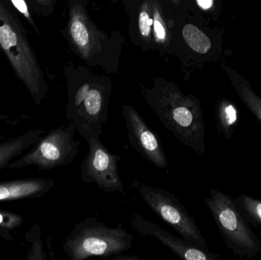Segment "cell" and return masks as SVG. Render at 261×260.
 <instances>
[{
  "label": "cell",
  "mask_w": 261,
  "mask_h": 260,
  "mask_svg": "<svg viewBox=\"0 0 261 260\" xmlns=\"http://www.w3.org/2000/svg\"><path fill=\"white\" fill-rule=\"evenodd\" d=\"M0 51L37 105L47 91L39 63L18 12L8 0H0Z\"/></svg>",
  "instance_id": "cell-1"
},
{
  "label": "cell",
  "mask_w": 261,
  "mask_h": 260,
  "mask_svg": "<svg viewBox=\"0 0 261 260\" xmlns=\"http://www.w3.org/2000/svg\"><path fill=\"white\" fill-rule=\"evenodd\" d=\"M134 237L122 226L108 227L96 217H87L66 238L63 249L72 260L92 256L111 259L132 247Z\"/></svg>",
  "instance_id": "cell-2"
},
{
  "label": "cell",
  "mask_w": 261,
  "mask_h": 260,
  "mask_svg": "<svg viewBox=\"0 0 261 260\" xmlns=\"http://www.w3.org/2000/svg\"><path fill=\"white\" fill-rule=\"evenodd\" d=\"M150 105L156 117L176 137L199 156L205 154V126L199 101L193 98L151 99Z\"/></svg>",
  "instance_id": "cell-3"
},
{
  "label": "cell",
  "mask_w": 261,
  "mask_h": 260,
  "mask_svg": "<svg viewBox=\"0 0 261 260\" xmlns=\"http://www.w3.org/2000/svg\"><path fill=\"white\" fill-rule=\"evenodd\" d=\"M205 203L228 250L236 256L248 259L260 253V241L236 207L234 198L212 189Z\"/></svg>",
  "instance_id": "cell-4"
},
{
  "label": "cell",
  "mask_w": 261,
  "mask_h": 260,
  "mask_svg": "<svg viewBox=\"0 0 261 260\" xmlns=\"http://www.w3.org/2000/svg\"><path fill=\"white\" fill-rule=\"evenodd\" d=\"M76 131L72 122L52 130L35 143L33 149L12 162L8 169L36 166L39 170H44L70 164L77 155L81 145L75 139Z\"/></svg>",
  "instance_id": "cell-5"
},
{
  "label": "cell",
  "mask_w": 261,
  "mask_h": 260,
  "mask_svg": "<svg viewBox=\"0 0 261 260\" xmlns=\"http://www.w3.org/2000/svg\"><path fill=\"white\" fill-rule=\"evenodd\" d=\"M132 186L138 189L152 212L177 232L184 241L195 247L208 250L206 241L194 218L175 195L164 189L143 184L138 180L134 181Z\"/></svg>",
  "instance_id": "cell-6"
},
{
  "label": "cell",
  "mask_w": 261,
  "mask_h": 260,
  "mask_svg": "<svg viewBox=\"0 0 261 260\" xmlns=\"http://www.w3.org/2000/svg\"><path fill=\"white\" fill-rule=\"evenodd\" d=\"M88 147V154L81 164V180L85 183H95L107 193L119 192L125 195L119 172L120 156L110 152L100 140L92 139Z\"/></svg>",
  "instance_id": "cell-7"
},
{
  "label": "cell",
  "mask_w": 261,
  "mask_h": 260,
  "mask_svg": "<svg viewBox=\"0 0 261 260\" xmlns=\"http://www.w3.org/2000/svg\"><path fill=\"white\" fill-rule=\"evenodd\" d=\"M122 113L130 146L156 167L167 169L168 161L156 133L132 107L124 106Z\"/></svg>",
  "instance_id": "cell-8"
},
{
  "label": "cell",
  "mask_w": 261,
  "mask_h": 260,
  "mask_svg": "<svg viewBox=\"0 0 261 260\" xmlns=\"http://www.w3.org/2000/svg\"><path fill=\"white\" fill-rule=\"evenodd\" d=\"M130 225L139 235L156 238L180 259L221 260L220 256L217 254L211 253L208 250H204L188 244L182 238H176L170 232L161 228L158 224L147 221L138 214H134Z\"/></svg>",
  "instance_id": "cell-9"
},
{
  "label": "cell",
  "mask_w": 261,
  "mask_h": 260,
  "mask_svg": "<svg viewBox=\"0 0 261 260\" xmlns=\"http://www.w3.org/2000/svg\"><path fill=\"white\" fill-rule=\"evenodd\" d=\"M55 182L45 179H25L0 183V201L38 198L49 192Z\"/></svg>",
  "instance_id": "cell-10"
},
{
  "label": "cell",
  "mask_w": 261,
  "mask_h": 260,
  "mask_svg": "<svg viewBox=\"0 0 261 260\" xmlns=\"http://www.w3.org/2000/svg\"><path fill=\"white\" fill-rule=\"evenodd\" d=\"M44 131L41 129L31 130L18 137L0 143V169L7 168L12 160L27 151L41 138Z\"/></svg>",
  "instance_id": "cell-11"
},
{
  "label": "cell",
  "mask_w": 261,
  "mask_h": 260,
  "mask_svg": "<svg viewBox=\"0 0 261 260\" xmlns=\"http://www.w3.org/2000/svg\"><path fill=\"white\" fill-rule=\"evenodd\" d=\"M225 70L231 85L240 98L242 103L246 106L261 125V97L254 92L251 83L244 76L239 74L231 67H225Z\"/></svg>",
  "instance_id": "cell-12"
},
{
  "label": "cell",
  "mask_w": 261,
  "mask_h": 260,
  "mask_svg": "<svg viewBox=\"0 0 261 260\" xmlns=\"http://www.w3.org/2000/svg\"><path fill=\"white\" fill-rule=\"evenodd\" d=\"M215 116L218 134L225 140H231L240 122L239 108L231 101L222 99L216 105Z\"/></svg>",
  "instance_id": "cell-13"
},
{
  "label": "cell",
  "mask_w": 261,
  "mask_h": 260,
  "mask_svg": "<svg viewBox=\"0 0 261 260\" xmlns=\"http://www.w3.org/2000/svg\"><path fill=\"white\" fill-rule=\"evenodd\" d=\"M236 207L248 224L261 227V201L249 195L241 194L234 198Z\"/></svg>",
  "instance_id": "cell-14"
},
{
  "label": "cell",
  "mask_w": 261,
  "mask_h": 260,
  "mask_svg": "<svg viewBox=\"0 0 261 260\" xmlns=\"http://www.w3.org/2000/svg\"><path fill=\"white\" fill-rule=\"evenodd\" d=\"M182 35L192 50L199 53H206L211 48V41L205 34L193 24H187L182 29Z\"/></svg>",
  "instance_id": "cell-15"
},
{
  "label": "cell",
  "mask_w": 261,
  "mask_h": 260,
  "mask_svg": "<svg viewBox=\"0 0 261 260\" xmlns=\"http://www.w3.org/2000/svg\"><path fill=\"white\" fill-rule=\"evenodd\" d=\"M22 222L23 218L20 215L0 210V235L5 238L6 236H10L9 232L20 227Z\"/></svg>",
  "instance_id": "cell-16"
},
{
  "label": "cell",
  "mask_w": 261,
  "mask_h": 260,
  "mask_svg": "<svg viewBox=\"0 0 261 260\" xmlns=\"http://www.w3.org/2000/svg\"><path fill=\"white\" fill-rule=\"evenodd\" d=\"M8 1L12 5L18 13L20 14L29 22V24L32 26V29H34L36 33L39 34L38 27L34 21L33 17L31 13L30 8H29L26 0H8Z\"/></svg>",
  "instance_id": "cell-17"
},
{
  "label": "cell",
  "mask_w": 261,
  "mask_h": 260,
  "mask_svg": "<svg viewBox=\"0 0 261 260\" xmlns=\"http://www.w3.org/2000/svg\"><path fill=\"white\" fill-rule=\"evenodd\" d=\"M70 33L78 45L85 46L89 42L88 31L81 21H74L72 23Z\"/></svg>",
  "instance_id": "cell-18"
},
{
  "label": "cell",
  "mask_w": 261,
  "mask_h": 260,
  "mask_svg": "<svg viewBox=\"0 0 261 260\" xmlns=\"http://www.w3.org/2000/svg\"><path fill=\"white\" fill-rule=\"evenodd\" d=\"M153 19L149 17L147 12H141L139 16V29L143 36H148L150 32V25L153 24Z\"/></svg>",
  "instance_id": "cell-19"
},
{
  "label": "cell",
  "mask_w": 261,
  "mask_h": 260,
  "mask_svg": "<svg viewBox=\"0 0 261 260\" xmlns=\"http://www.w3.org/2000/svg\"><path fill=\"white\" fill-rule=\"evenodd\" d=\"M27 1L28 5H29L33 10V9H40L42 7H45L49 0H26V2Z\"/></svg>",
  "instance_id": "cell-20"
},
{
  "label": "cell",
  "mask_w": 261,
  "mask_h": 260,
  "mask_svg": "<svg viewBox=\"0 0 261 260\" xmlns=\"http://www.w3.org/2000/svg\"><path fill=\"white\" fill-rule=\"evenodd\" d=\"M153 23H154V30L155 32H156L158 38L164 40V38H165L166 33L162 24H161L159 21H158V20H155V21Z\"/></svg>",
  "instance_id": "cell-21"
},
{
  "label": "cell",
  "mask_w": 261,
  "mask_h": 260,
  "mask_svg": "<svg viewBox=\"0 0 261 260\" xmlns=\"http://www.w3.org/2000/svg\"><path fill=\"white\" fill-rule=\"evenodd\" d=\"M198 4L204 9H208L213 6V0H196Z\"/></svg>",
  "instance_id": "cell-22"
},
{
  "label": "cell",
  "mask_w": 261,
  "mask_h": 260,
  "mask_svg": "<svg viewBox=\"0 0 261 260\" xmlns=\"http://www.w3.org/2000/svg\"><path fill=\"white\" fill-rule=\"evenodd\" d=\"M112 259H119V260H123V259H141V258L138 257V256H122V253L121 254L116 255V256H113V257L111 258Z\"/></svg>",
  "instance_id": "cell-23"
}]
</instances>
